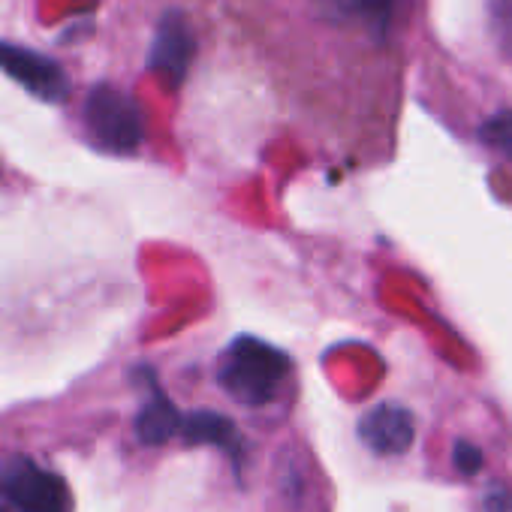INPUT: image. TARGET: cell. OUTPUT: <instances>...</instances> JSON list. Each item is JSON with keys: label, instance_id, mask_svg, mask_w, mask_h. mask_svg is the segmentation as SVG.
I'll return each instance as SVG.
<instances>
[{"label": "cell", "instance_id": "obj_3", "mask_svg": "<svg viewBox=\"0 0 512 512\" xmlns=\"http://www.w3.org/2000/svg\"><path fill=\"white\" fill-rule=\"evenodd\" d=\"M85 124L100 148L115 154H130L145 139L142 112L130 94L100 85L85 100Z\"/></svg>", "mask_w": 512, "mask_h": 512}, {"label": "cell", "instance_id": "obj_11", "mask_svg": "<svg viewBox=\"0 0 512 512\" xmlns=\"http://www.w3.org/2000/svg\"><path fill=\"white\" fill-rule=\"evenodd\" d=\"M506 13H509V19H512V0H506Z\"/></svg>", "mask_w": 512, "mask_h": 512}, {"label": "cell", "instance_id": "obj_2", "mask_svg": "<svg viewBox=\"0 0 512 512\" xmlns=\"http://www.w3.org/2000/svg\"><path fill=\"white\" fill-rule=\"evenodd\" d=\"M0 494L16 512H73L67 482L25 455L0 464Z\"/></svg>", "mask_w": 512, "mask_h": 512}, {"label": "cell", "instance_id": "obj_1", "mask_svg": "<svg viewBox=\"0 0 512 512\" xmlns=\"http://www.w3.org/2000/svg\"><path fill=\"white\" fill-rule=\"evenodd\" d=\"M287 374H290V359L278 347L244 335L235 338L220 356L217 380L226 389V395L235 398L238 404L263 407L278 395Z\"/></svg>", "mask_w": 512, "mask_h": 512}, {"label": "cell", "instance_id": "obj_6", "mask_svg": "<svg viewBox=\"0 0 512 512\" xmlns=\"http://www.w3.org/2000/svg\"><path fill=\"white\" fill-rule=\"evenodd\" d=\"M187 446H217L229 452L232 458L241 455V434L232 419L214 413V410H196L190 416H181V431Z\"/></svg>", "mask_w": 512, "mask_h": 512}, {"label": "cell", "instance_id": "obj_7", "mask_svg": "<svg viewBox=\"0 0 512 512\" xmlns=\"http://www.w3.org/2000/svg\"><path fill=\"white\" fill-rule=\"evenodd\" d=\"M181 431V413L178 407L157 389L154 398L142 407V413L136 416V434L142 443L148 446H163L169 443L175 434Z\"/></svg>", "mask_w": 512, "mask_h": 512}, {"label": "cell", "instance_id": "obj_9", "mask_svg": "<svg viewBox=\"0 0 512 512\" xmlns=\"http://www.w3.org/2000/svg\"><path fill=\"white\" fill-rule=\"evenodd\" d=\"M485 139H488L491 145H497L500 151L512 154V115L494 118V121L485 127Z\"/></svg>", "mask_w": 512, "mask_h": 512}, {"label": "cell", "instance_id": "obj_4", "mask_svg": "<svg viewBox=\"0 0 512 512\" xmlns=\"http://www.w3.org/2000/svg\"><path fill=\"white\" fill-rule=\"evenodd\" d=\"M359 437L377 455H404L413 446L416 422L401 404H377L362 416Z\"/></svg>", "mask_w": 512, "mask_h": 512}, {"label": "cell", "instance_id": "obj_5", "mask_svg": "<svg viewBox=\"0 0 512 512\" xmlns=\"http://www.w3.org/2000/svg\"><path fill=\"white\" fill-rule=\"evenodd\" d=\"M0 67L10 70L19 82H25L34 94H40L46 100H61L67 94L64 73L40 55L19 52L13 46H0Z\"/></svg>", "mask_w": 512, "mask_h": 512}, {"label": "cell", "instance_id": "obj_10", "mask_svg": "<svg viewBox=\"0 0 512 512\" xmlns=\"http://www.w3.org/2000/svg\"><path fill=\"white\" fill-rule=\"evenodd\" d=\"M485 512H512V491L494 488V491L485 497Z\"/></svg>", "mask_w": 512, "mask_h": 512}, {"label": "cell", "instance_id": "obj_8", "mask_svg": "<svg viewBox=\"0 0 512 512\" xmlns=\"http://www.w3.org/2000/svg\"><path fill=\"white\" fill-rule=\"evenodd\" d=\"M452 458H455V467H458L464 476H473V473H479V467H482V452H479L473 443H464V440L455 443Z\"/></svg>", "mask_w": 512, "mask_h": 512}]
</instances>
